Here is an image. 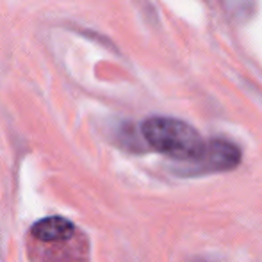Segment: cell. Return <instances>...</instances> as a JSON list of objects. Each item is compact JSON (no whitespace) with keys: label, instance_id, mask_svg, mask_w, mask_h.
<instances>
[{"label":"cell","instance_id":"cell-1","mask_svg":"<svg viewBox=\"0 0 262 262\" xmlns=\"http://www.w3.org/2000/svg\"><path fill=\"white\" fill-rule=\"evenodd\" d=\"M143 139L150 148L175 159L182 164H193L204 152L205 141L200 132L177 118L152 116L141 125Z\"/></svg>","mask_w":262,"mask_h":262},{"label":"cell","instance_id":"cell-2","mask_svg":"<svg viewBox=\"0 0 262 262\" xmlns=\"http://www.w3.org/2000/svg\"><path fill=\"white\" fill-rule=\"evenodd\" d=\"M239 164H241V148L228 139L216 138L205 143L202 156L193 164H187V168L180 173L187 177L225 173L235 169Z\"/></svg>","mask_w":262,"mask_h":262},{"label":"cell","instance_id":"cell-3","mask_svg":"<svg viewBox=\"0 0 262 262\" xmlns=\"http://www.w3.org/2000/svg\"><path fill=\"white\" fill-rule=\"evenodd\" d=\"M75 234V225L62 216H49L36 221L31 227V235L41 243L68 241Z\"/></svg>","mask_w":262,"mask_h":262},{"label":"cell","instance_id":"cell-4","mask_svg":"<svg viewBox=\"0 0 262 262\" xmlns=\"http://www.w3.org/2000/svg\"><path fill=\"white\" fill-rule=\"evenodd\" d=\"M225 2H232V0H225ZM228 9H232V13H237V16L241 13H245L246 16L250 14V9H252V0H234L232 6H228Z\"/></svg>","mask_w":262,"mask_h":262}]
</instances>
